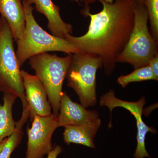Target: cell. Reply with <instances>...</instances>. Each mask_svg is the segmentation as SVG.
Masks as SVG:
<instances>
[{"label":"cell","mask_w":158,"mask_h":158,"mask_svg":"<svg viewBox=\"0 0 158 158\" xmlns=\"http://www.w3.org/2000/svg\"><path fill=\"white\" fill-rule=\"evenodd\" d=\"M99 2L102 9L98 13L92 14L90 9L81 11L82 15L90 18L87 33L80 37L69 34L65 39L81 52L101 59L105 73L110 75L134 27L137 0H116L113 3Z\"/></svg>","instance_id":"6da1fadb"},{"label":"cell","mask_w":158,"mask_h":158,"mask_svg":"<svg viewBox=\"0 0 158 158\" xmlns=\"http://www.w3.org/2000/svg\"><path fill=\"white\" fill-rule=\"evenodd\" d=\"M25 27L21 37L16 41V56L20 66L28 59L39 54L60 52L69 54L81 52L64 38L48 34L39 25L33 15L34 8L23 1Z\"/></svg>","instance_id":"7a4b0ae2"},{"label":"cell","mask_w":158,"mask_h":158,"mask_svg":"<svg viewBox=\"0 0 158 158\" xmlns=\"http://www.w3.org/2000/svg\"><path fill=\"white\" fill-rule=\"evenodd\" d=\"M134 24L127 43L116 62L127 63L137 69L148 65L158 53V43L148 27V14L144 4L137 1L134 9Z\"/></svg>","instance_id":"3957f363"},{"label":"cell","mask_w":158,"mask_h":158,"mask_svg":"<svg viewBox=\"0 0 158 158\" xmlns=\"http://www.w3.org/2000/svg\"><path fill=\"white\" fill-rule=\"evenodd\" d=\"M71 58L72 54L62 57L45 53L29 59V65L44 86L53 114L56 117L59 115L62 85Z\"/></svg>","instance_id":"277c9868"},{"label":"cell","mask_w":158,"mask_h":158,"mask_svg":"<svg viewBox=\"0 0 158 158\" xmlns=\"http://www.w3.org/2000/svg\"><path fill=\"white\" fill-rule=\"evenodd\" d=\"M13 35L6 20L0 18V93H11L21 101L23 112H28L20 65L15 52Z\"/></svg>","instance_id":"5b68a950"},{"label":"cell","mask_w":158,"mask_h":158,"mask_svg":"<svg viewBox=\"0 0 158 158\" xmlns=\"http://www.w3.org/2000/svg\"><path fill=\"white\" fill-rule=\"evenodd\" d=\"M102 66L98 57L83 52L72 54L65 77L67 86L75 91L85 108L96 104L97 72Z\"/></svg>","instance_id":"8992f818"},{"label":"cell","mask_w":158,"mask_h":158,"mask_svg":"<svg viewBox=\"0 0 158 158\" xmlns=\"http://www.w3.org/2000/svg\"><path fill=\"white\" fill-rule=\"evenodd\" d=\"M31 128L27 130V146L25 158H44L52 149V138L58 126L57 117L52 114L36 115Z\"/></svg>","instance_id":"52a82bcc"},{"label":"cell","mask_w":158,"mask_h":158,"mask_svg":"<svg viewBox=\"0 0 158 158\" xmlns=\"http://www.w3.org/2000/svg\"><path fill=\"white\" fill-rule=\"evenodd\" d=\"M146 103L144 97L141 98L138 101H126L117 98L115 96V92L110 90L101 97L100 105L106 106L110 110L112 115V111L116 107L123 108L129 111L136 118L137 121V146L133 157L134 158H149V154L145 147V137L148 132L156 134V131L153 127H149L142 120V114L143 107Z\"/></svg>","instance_id":"ba28073f"},{"label":"cell","mask_w":158,"mask_h":158,"mask_svg":"<svg viewBox=\"0 0 158 158\" xmlns=\"http://www.w3.org/2000/svg\"><path fill=\"white\" fill-rule=\"evenodd\" d=\"M26 99L28 103L29 118L33 121L36 115H50L52 107L44 86L37 76L21 70Z\"/></svg>","instance_id":"9c48e42d"},{"label":"cell","mask_w":158,"mask_h":158,"mask_svg":"<svg viewBox=\"0 0 158 158\" xmlns=\"http://www.w3.org/2000/svg\"><path fill=\"white\" fill-rule=\"evenodd\" d=\"M98 117L97 112L86 110L82 105L73 101L66 92H62L59 115L57 117L59 127L81 125L93 121Z\"/></svg>","instance_id":"30bf717a"},{"label":"cell","mask_w":158,"mask_h":158,"mask_svg":"<svg viewBox=\"0 0 158 158\" xmlns=\"http://www.w3.org/2000/svg\"><path fill=\"white\" fill-rule=\"evenodd\" d=\"M30 5L34 4L35 9L46 18L47 27L51 34L56 37L65 39L73 31V26L65 23L60 14V9L52 0H26Z\"/></svg>","instance_id":"8fae6325"},{"label":"cell","mask_w":158,"mask_h":158,"mask_svg":"<svg viewBox=\"0 0 158 158\" xmlns=\"http://www.w3.org/2000/svg\"><path fill=\"white\" fill-rule=\"evenodd\" d=\"M23 0H0V13L10 27L13 38H20L25 27Z\"/></svg>","instance_id":"7c38bea8"},{"label":"cell","mask_w":158,"mask_h":158,"mask_svg":"<svg viewBox=\"0 0 158 158\" xmlns=\"http://www.w3.org/2000/svg\"><path fill=\"white\" fill-rule=\"evenodd\" d=\"M101 124L98 118L85 124L69 126L65 127L63 139L65 144H81L91 148H96L94 138Z\"/></svg>","instance_id":"4fadbf2b"},{"label":"cell","mask_w":158,"mask_h":158,"mask_svg":"<svg viewBox=\"0 0 158 158\" xmlns=\"http://www.w3.org/2000/svg\"><path fill=\"white\" fill-rule=\"evenodd\" d=\"M17 98L13 93H4V102L0 104V143L15 130L16 122L12 116V107Z\"/></svg>","instance_id":"5bb4252c"},{"label":"cell","mask_w":158,"mask_h":158,"mask_svg":"<svg viewBox=\"0 0 158 158\" xmlns=\"http://www.w3.org/2000/svg\"><path fill=\"white\" fill-rule=\"evenodd\" d=\"M28 118V115L22 114L19 121L16 122L14 132L7 138V141L0 152V158H11L12 153L21 142L23 127Z\"/></svg>","instance_id":"9a60e30c"},{"label":"cell","mask_w":158,"mask_h":158,"mask_svg":"<svg viewBox=\"0 0 158 158\" xmlns=\"http://www.w3.org/2000/svg\"><path fill=\"white\" fill-rule=\"evenodd\" d=\"M150 80L158 81V77L153 73L149 65H147L135 69L133 72L127 75L121 76L117 79V82L123 88H125L128 84L132 82Z\"/></svg>","instance_id":"2e32d148"},{"label":"cell","mask_w":158,"mask_h":158,"mask_svg":"<svg viewBox=\"0 0 158 158\" xmlns=\"http://www.w3.org/2000/svg\"><path fill=\"white\" fill-rule=\"evenodd\" d=\"M150 23V32L153 39L158 42V0H144Z\"/></svg>","instance_id":"e0dca14e"},{"label":"cell","mask_w":158,"mask_h":158,"mask_svg":"<svg viewBox=\"0 0 158 158\" xmlns=\"http://www.w3.org/2000/svg\"><path fill=\"white\" fill-rule=\"evenodd\" d=\"M148 65L154 74L158 77V54L150 60Z\"/></svg>","instance_id":"ac0fdd59"},{"label":"cell","mask_w":158,"mask_h":158,"mask_svg":"<svg viewBox=\"0 0 158 158\" xmlns=\"http://www.w3.org/2000/svg\"><path fill=\"white\" fill-rule=\"evenodd\" d=\"M97 0H82V3L84 4L85 9H90V4L95 2ZM99 1H103L109 3H113L116 0H98ZM139 2L144 4V0H137Z\"/></svg>","instance_id":"d6986e66"},{"label":"cell","mask_w":158,"mask_h":158,"mask_svg":"<svg viewBox=\"0 0 158 158\" xmlns=\"http://www.w3.org/2000/svg\"><path fill=\"white\" fill-rule=\"evenodd\" d=\"M62 152V148L61 146L59 145H56L48 155L47 158H57Z\"/></svg>","instance_id":"ffe728a7"},{"label":"cell","mask_w":158,"mask_h":158,"mask_svg":"<svg viewBox=\"0 0 158 158\" xmlns=\"http://www.w3.org/2000/svg\"><path fill=\"white\" fill-rule=\"evenodd\" d=\"M7 138H5L0 143V152H1L2 149L3 147H4L5 143H6V141H7Z\"/></svg>","instance_id":"44dd1931"},{"label":"cell","mask_w":158,"mask_h":158,"mask_svg":"<svg viewBox=\"0 0 158 158\" xmlns=\"http://www.w3.org/2000/svg\"><path fill=\"white\" fill-rule=\"evenodd\" d=\"M69 1H72V2H77L79 4H81V3H82V0H69Z\"/></svg>","instance_id":"7402d4cb"}]
</instances>
